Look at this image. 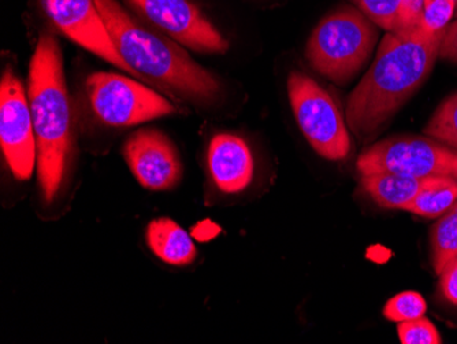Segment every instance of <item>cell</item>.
<instances>
[{"instance_id":"1","label":"cell","mask_w":457,"mask_h":344,"mask_svg":"<svg viewBox=\"0 0 457 344\" xmlns=\"http://www.w3.org/2000/svg\"><path fill=\"white\" fill-rule=\"evenodd\" d=\"M445 29L428 33L418 25L384 36L374 63L346 102V122L359 141L374 140L426 83L440 58Z\"/></svg>"},{"instance_id":"2","label":"cell","mask_w":457,"mask_h":344,"mask_svg":"<svg viewBox=\"0 0 457 344\" xmlns=\"http://www.w3.org/2000/svg\"><path fill=\"white\" fill-rule=\"evenodd\" d=\"M95 4L118 53L143 83L197 105L217 100L220 81L179 43L130 14L118 0H95Z\"/></svg>"},{"instance_id":"3","label":"cell","mask_w":457,"mask_h":344,"mask_svg":"<svg viewBox=\"0 0 457 344\" xmlns=\"http://www.w3.org/2000/svg\"><path fill=\"white\" fill-rule=\"evenodd\" d=\"M28 97L37 145L41 197L53 204L65 184L74 151L73 114L58 38L43 33L30 59Z\"/></svg>"},{"instance_id":"4","label":"cell","mask_w":457,"mask_h":344,"mask_svg":"<svg viewBox=\"0 0 457 344\" xmlns=\"http://www.w3.org/2000/svg\"><path fill=\"white\" fill-rule=\"evenodd\" d=\"M378 42L377 25L358 7L341 6L311 33L305 58L318 73L345 86L369 63Z\"/></svg>"},{"instance_id":"5","label":"cell","mask_w":457,"mask_h":344,"mask_svg":"<svg viewBox=\"0 0 457 344\" xmlns=\"http://www.w3.org/2000/svg\"><path fill=\"white\" fill-rule=\"evenodd\" d=\"M86 86L92 114L106 127H135L177 112L168 97L130 77L99 71Z\"/></svg>"},{"instance_id":"6","label":"cell","mask_w":457,"mask_h":344,"mask_svg":"<svg viewBox=\"0 0 457 344\" xmlns=\"http://www.w3.org/2000/svg\"><path fill=\"white\" fill-rule=\"evenodd\" d=\"M287 95L297 125L312 150L328 161L345 159L351 153V135L331 95L300 71L289 74Z\"/></svg>"},{"instance_id":"7","label":"cell","mask_w":457,"mask_h":344,"mask_svg":"<svg viewBox=\"0 0 457 344\" xmlns=\"http://www.w3.org/2000/svg\"><path fill=\"white\" fill-rule=\"evenodd\" d=\"M356 166L361 176L393 173L457 179V150L428 136H392L366 148Z\"/></svg>"},{"instance_id":"8","label":"cell","mask_w":457,"mask_h":344,"mask_svg":"<svg viewBox=\"0 0 457 344\" xmlns=\"http://www.w3.org/2000/svg\"><path fill=\"white\" fill-rule=\"evenodd\" d=\"M0 143L12 176L29 180L37 168L32 112L24 84L10 69L0 81Z\"/></svg>"},{"instance_id":"9","label":"cell","mask_w":457,"mask_h":344,"mask_svg":"<svg viewBox=\"0 0 457 344\" xmlns=\"http://www.w3.org/2000/svg\"><path fill=\"white\" fill-rule=\"evenodd\" d=\"M141 20L197 53L223 54L228 42L191 0H127Z\"/></svg>"},{"instance_id":"10","label":"cell","mask_w":457,"mask_h":344,"mask_svg":"<svg viewBox=\"0 0 457 344\" xmlns=\"http://www.w3.org/2000/svg\"><path fill=\"white\" fill-rule=\"evenodd\" d=\"M40 4L54 27L71 42L140 80L118 53L95 0H40Z\"/></svg>"},{"instance_id":"11","label":"cell","mask_w":457,"mask_h":344,"mask_svg":"<svg viewBox=\"0 0 457 344\" xmlns=\"http://www.w3.org/2000/svg\"><path fill=\"white\" fill-rule=\"evenodd\" d=\"M127 161L137 183L150 191H170L182 180V161L173 140L162 130L145 128L128 138L123 145Z\"/></svg>"},{"instance_id":"12","label":"cell","mask_w":457,"mask_h":344,"mask_svg":"<svg viewBox=\"0 0 457 344\" xmlns=\"http://www.w3.org/2000/svg\"><path fill=\"white\" fill-rule=\"evenodd\" d=\"M209 171L215 186L225 194H240L253 183V156L243 138L220 133L210 141Z\"/></svg>"},{"instance_id":"13","label":"cell","mask_w":457,"mask_h":344,"mask_svg":"<svg viewBox=\"0 0 457 344\" xmlns=\"http://www.w3.org/2000/svg\"><path fill=\"white\" fill-rule=\"evenodd\" d=\"M148 248L168 265L184 268L194 264L197 248L191 236L171 218H155L145 230Z\"/></svg>"},{"instance_id":"14","label":"cell","mask_w":457,"mask_h":344,"mask_svg":"<svg viewBox=\"0 0 457 344\" xmlns=\"http://www.w3.org/2000/svg\"><path fill=\"white\" fill-rule=\"evenodd\" d=\"M426 179L400 176L393 173H377L361 176V186L378 206L389 210H404L418 192L428 183Z\"/></svg>"},{"instance_id":"15","label":"cell","mask_w":457,"mask_h":344,"mask_svg":"<svg viewBox=\"0 0 457 344\" xmlns=\"http://www.w3.org/2000/svg\"><path fill=\"white\" fill-rule=\"evenodd\" d=\"M377 27L402 32L420 24L423 0H352Z\"/></svg>"},{"instance_id":"16","label":"cell","mask_w":457,"mask_h":344,"mask_svg":"<svg viewBox=\"0 0 457 344\" xmlns=\"http://www.w3.org/2000/svg\"><path fill=\"white\" fill-rule=\"evenodd\" d=\"M457 200V179L453 177H430L405 212L426 218L441 217Z\"/></svg>"},{"instance_id":"17","label":"cell","mask_w":457,"mask_h":344,"mask_svg":"<svg viewBox=\"0 0 457 344\" xmlns=\"http://www.w3.org/2000/svg\"><path fill=\"white\" fill-rule=\"evenodd\" d=\"M430 241L434 272L440 276L457 259V200L431 228Z\"/></svg>"},{"instance_id":"18","label":"cell","mask_w":457,"mask_h":344,"mask_svg":"<svg viewBox=\"0 0 457 344\" xmlns=\"http://www.w3.org/2000/svg\"><path fill=\"white\" fill-rule=\"evenodd\" d=\"M423 132L425 136L457 150V92L441 102Z\"/></svg>"},{"instance_id":"19","label":"cell","mask_w":457,"mask_h":344,"mask_svg":"<svg viewBox=\"0 0 457 344\" xmlns=\"http://www.w3.org/2000/svg\"><path fill=\"white\" fill-rule=\"evenodd\" d=\"M426 310H428V303L422 295L415 291H405L387 300L384 307V315L389 321L403 323V321L423 317Z\"/></svg>"},{"instance_id":"20","label":"cell","mask_w":457,"mask_h":344,"mask_svg":"<svg viewBox=\"0 0 457 344\" xmlns=\"http://www.w3.org/2000/svg\"><path fill=\"white\" fill-rule=\"evenodd\" d=\"M402 344H441L440 332L430 320L423 315L417 320L403 321L397 327Z\"/></svg>"},{"instance_id":"21","label":"cell","mask_w":457,"mask_h":344,"mask_svg":"<svg viewBox=\"0 0 457 344\" xmlns=\"http://www.w3.org/2000/svg\"><path fill=\"white\" fill-rule=\"evenodd\" d=\"M456 9V0H423L420 27L428 33L445 29Z\"/></svg>"},{"instance_id":"22","label":"cell","mask_w":457,"mask_h":344,"mask_svg":"<svg viewBox=\"0 0 457 344\" xmlns=\"http://www.w3.org/2000/svg\"><path fill=\"white\" fill-rule=\"evenodd\" d=\"M440 289L444 297L457 306V259L440 274Z\"/></svg>"},{"instance_id":"23","label":"cell","mask_w":457,"mask_h":344,"mask_svg":"<svg viewBox=\"0 0 457 344\" xmlns=\"http://www.w3.org/2000/svg\"><path fill=\"white\" fill-rule=\"evenodd\" d=\"M438 56L451 63H457V20L446 27Z\"/></svg>"},{"instance_id":"24","label":"cell","mask_w":457,"mask_h":344,"mask_svg":"<svg viewBox=\"0 0 457 344\" xmlns=\"http://www.w3.org/2000/svg\"><path fill=\"white\" fill-rule=\"evenodd\" d=\"M454 14L457 15V0H456V9H454Z\"/></svg>"}]
</instances>
